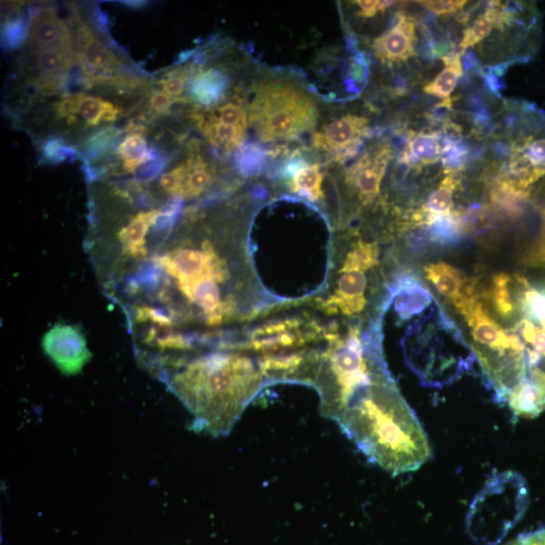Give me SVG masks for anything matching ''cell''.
Instances as JSON below:
<instances>
[{"label":"cell","instance_id":"39","mask_svg":"<svg viewBox=\"0 0 545 545\" xmlns=\"http://www.w3.org/2000/svg\"><path fill=\"white\" fill-rule=\"evenodd\" d=\"M506 545H545V528L520 534Z\"/></svg>","mask_w":545,"mask_h":545},{"label":"cell","instance_id":"23","mask_svg":"<svg viewBox=\"0 0 545 545\" xmlns=\"http://www.w3.org/2000/svg\"><path fill=\"white\" fill-rule=\"evenodd\" d=\"M185 164L186 175L181 198L198 197L212 184V171L200 156H192Z\"/></svg>","mask_w":545,"mask_h":545},{"label":"cell","instance_id":"24","mask_svg":"<svg viewBox=\"0 0 545 545\" xmlns=\"http://www.w3.org/2000/svg\"><path fill=\"white\" fill-rule=\"evenodd\" d=\"M488 296L495 312L503 320H510L515 311L513 278L505 273L495 274Z\"/></svg>","mask_w":545,"mask_h":545},{"label":"cell","instance_id":"22","mask_svg":"<svg viewBox=\"0 0 545 545\" xmlns=\"http://www.w3.org/2000/svg\"><path fill=\"white\" fill-rule=\"evenodd\" d=\"M443 60L445 69L424 87V92L448 100L463 75V66L460 53L448 55Z\"/></svg>","mask_w":545,"mask_h":545},{"label":"cell","instance_id":"9","mask_svg":"<svg viewBox=\"0 0 545 545\" xmlns=\"http://www.w3.org/2000/svg\"><path fill=\"white\" fill-rule=\"evenodd\" d=\"M391 150L380 147L367 153L346 174V182L363 204H369L380 193Z\"/></svg>","mask_w":545,"mask_h":545},{"label":"cell","instance_id":"16","mask_svg":"<svg viewBox=\"0 0 545 545\" xmlns=\"http://www.w3.org/2000/svg\"><path fill=\"white\" fill-rule=\"evenodd\" d=\"M290 190L310 201H320L324 194L321 189L323 175L320 166L309 165L302 160H294L283 169Z\"/></svg>","mask_w":545,"mask_h":545},{"label":"cell","instance_id":"8","mask_svg":"<svg viewBox=\"0 0 545 545\" xmlns=\"http://www.w3.org/2000/svg\"><path fill=\"white\" fill-rule=\"evenodd\" d=\"M369 131V120L348 115L325 125L313 138V146L319 150L339 153L340 159L354 155Z\"/></svg>","mask_w":545,"mask_h":545},{"label":"cell","instance_id":"13","mask_svg":"<svg viewBox=\"0 0 545 545\" xmlns=\"http://www.w3.org/2000/svg\"><path fill=\"white\" fill-rule=\"evenodd\" d=\"M424 274L436 291L453 304L479 291L475 280H469L464 272L447 263L429 264L424 267Z\"/></svg>","mask_w":545,"mask_h":545},{"label":"cell","instance_id":"36","mask_svg":"<svg viewBox=\"0 0 545 545\" xmlns=\"http://www.w3.org/2000/svg\"><path fill=\"white\" fill-rule=\"evenodd\" d=\"M181 98H174L164 91H155L150 96V108L158 115H166L169 113L172 105Z\"/></svg>","mask_w":545,"mask_h":545},{"label":"cell","instance_id":"4","mask_svg":"<svg viewBox=\"0 0 545 545\" xmlns=\"http://www.w3.org/2000/svg\"><path fill=\"white\" fill-rule=\"evenodd\" d=\"M529 490L517 472L495 475L476 495L467 515V531L478 545H498L522 519Z\"/></svg>","mask_w":545,"mask_h":545},{"label":"cell","instance_id":"33","mask_svg":"<svg viewBox=\"0 0 545 545\" xmlns=\"http://www.w3.org/2000/svg\"><path fill=\"white\" fill-rule=\"evenodd\" d=\"M417 4L433 14L443 16L461 12L468 2L466 0H427Z\"/></svg>","mask_w":545,"mask_h":545},{"label":"cell","instance_id":"2","mask_svg":"<svg viewBox=\"0 0 545 545\" xmlns=\"http://www.w3.org/2000/svg\"><path fill=\"white\" fill-rule=\"evenodd\" d=\"M376 331L358 326L342 331L332 323L324 332L312 386L320 397V413L338 422L345 414L395 386Z\"/></svg>","mask_w":545,"mask_h":545},{"label":"cell","instance_id":"34","mask_svg":"<svg viewBox=\"0 0 545 545\" xmlns=\"http://www.w3.org/2000/svg\"><path fill=\"white\" fill-rule=\"evenodd\" d=\"M185 175L186 164H181L165 173L160 179V185L167 193L181 198Z\"/></svg>","mask_w":545,"mask_h":545},{"label":"cell","instance_id":"1","mask_svg":"<svg viewBox=\"0 0 545 545\" xmlns=\"http://www.w3.org/2000/svg\"><path fill=\"white\" fill-rule=\"evenodd\" d=\"M163 379L192 415L190 428L214 438L230 434L267 385L253 355L227 348L186 357Z\"/></svg>","mask_w":545,"mask_h":545},{"label":"cell","instance_id":"12","mask_svg":"<svg viewBox=\"0 0 545 545\" xmlns=\"http://www.w3.org/2000/svg\"><path fill=\"white\" fill-rule=\"evenodd\" d=\"M31 33L29 43L33 50L45 48L73 49V37L68 26L49 8L35 9L30 13Z\"/></svg>","mask_w":545,"mask_h":545},{"label":"cell","instance_id":"28","mask_svg":"<svg viewBox=\"0 0 545 545\" xmlns=\"http://www.w3.org/2000/svg\"><path fill=\"white\" fill-rule=\"evenodd\" d=\"M208 117L229 126L248 128V114L238 103L230 102L217 107Z\"/></svg>","mask_w":545,"mask_h":545},{"label":"cell","instance_id":"25","mask_svg":"<svg viewBox=\"0 0 545 545\" xmlns=\"http://www.w3.org/2000/svg\"><path fill=\"white\" fill-rule=\"evenodd\" d=\"M122 135L120 129L104 128L88 137L82 148L91 159L101 158L115 149Z\"/></svg>","mask_w":545,"mask_h":545},{"label":"cell","instance_id":"35","mask_svg":"<svg viewBox=\"0 0 545 545\" xmlns=\"http://www.w3.org/2000/svg\"><path fill=\"white\" fill-rule=\"evenodd\" d=\"M527 263L533 267L545 269V208L541 214V229L539 239L532 249V252L527 256Z\"/></svg>","mask_w":545,"mask_h":545},{"label":"cell","instance_id":"27","mask_svg":"<svg viewBox=\"0 0 545 545\" xmlns=\"http://www.w3.org/2000/svg\"><path fill=\"white\" fill-rule=\"evenodd\" d=\"M31 20L25 17L9 19L3 24L2 44L8 51L18 50L30 39Z\"/></svg>","mask_w":545,"mask_h":545},{"label":"cell","instance_id":"32","mask_svg":"<svg viewBox=\"0 0 545 545\" xmlns=\"http://www.w3.org/2000/svg\"><path fill=\"white\" fill-rule=\"evenodd\" d=\"M188 79L189 70L181 69L168 73L159 83L164 92L174 98H178L184 92Z\"/></svg>","mask_w":545,"mask_h":545},{"label":"cell","instance_id":"14","mask_svg":"<svg viewBox=\"0 0 545 545\" xmlns=\"http://www.w3.org/2000/svg\"><path fill=\"white\" fill-rule=\"evenodd\" d=\"M36 66L40 73V82L62 87L68 71L76 65L77 54L74 50L63 48H45L34 50Z\"/></svg>","mask_w":545,"mask_h":545},{"label":"cell","instance_id":"40","mask_svg":"<svg viewBox=\"0 0 545 545\" xmlns=\"http://www.w3.org/2000/svg\"><path fill=\"white\" fill-rule=\"evenodd\" d=\"M121 4H124L126 7H130L133 9H141L144 6H146L147 3L145 2H123Z\"/></svg>","mask_w":545,"mask_h":545},{"label":"cell","instance_id":"11","mask_svg":"<svg viewBox=\"0 0 545 545\" xmlns=\"http://www.w3.org/2000/svg\"><path fill=\"white\" fill-rule=\"evenodd\" d=\"M416 43L415 21L405 15H399L396 25L377 38L372 48L382 63L393 66L414 57Z\"/></svg>","mask_w":545,"mask_h":545},{"label":"cell","instance_id":"31","mask_svg":"<svg viewBox=\"0 0 545 545\" xmlns=\"http://www.w3.org/2000/svg\"><path fill=\"white\" fill-rule=\"evenodd\" d=\"M468 159V150L454 141H447L443 151V163L448 172L454 174L461 170Z\"/></svg>","mask_w":545,"mask_h":545},{"label":"cell","instance_id":"18","mask_svg":"<svg viewBox=\"0 0 545 545\" xmlns=\"http://www.w3.org/2000/svg\"><path fill=\"white\" fill-rule=\"evenodd\" d=\"M458 188L455 174L447 176L438 189L429 196L426 204L414 214L415 221L427 226L452 213L454 193Z\"/></svg>","mask_w":545,"mask_h":545},{"label":"cell","instance_id":"15","mask_svg":"<svg viewBox=\"0 0 545 545\" xmlns=\"http://www.w3.org/2000/svg\"><path fill=\"white\" fill-rule=\"evenodd\" d=\"M229 85L230 77L224 70L210 68L192 78L188 91L193 101L211 107L225 98Z\"/></svg>","mask_w":545,"mask_h":545},{"label":"cell","instance_id":"5","mask_svg":"<svg viewBox=\"0 0 545 545\" xmlns=\"http://www.w3.org/2000/svg\"><path fill=\"white\" fill-rule=\"evenodd\" d=\"M343 256L331 254L332 268L326 286L314 298L313 305L325 314L359 317L369 304L368 274L379 266L380 249L377 243L360 240Z\"/></svg>","mask_w":545,"mask_h":545},{"label":"cell","instance_id":"10","mask_svg":"<svg viewBox=\"0 0 545 545\" xmlns=\"http://www.w3.org/2000/svg\"><path fill=\"white\" fill-rule=\"evenodd\" d=\"M55 107L60 119L74 124L80 117L90 127L113 123L122 114V108L114 103L82 92L65 97Z\"/></svg>","mask_w":545,"mask_h":545},{"label":"cell","instance_id":"6","mask_svg":"<svg viewBox=\"0 0 545 545\" xmlns=\"http://www.w3.org/2000/svg\"><path fill=\"white\" fill-rule=\"evenodd\" d=\"M42 348L59 372L67 377L79 375L92 359L85 335L73 324L52 326L42 339Z\"/></svg>","mask_w":545,"mask_h":545},{"label":"cell","instance_id":"30","mask_svg":"<svg viewBox=\"0 0 545 545\" xmlns=\"http://www.w3.org/2000/svg\"><path fill=\"white\" fill-rule=\"evenodd\" d=\"M265 163V153L257 145H249L237 154V165L243 175H254Z\"/></svg>","mask_w":545,"mask_h":545},{"label":"cell","instance_id":"38","mask_svg":"<svg viewBox=\"0 0 545 545\" xmlns=\"http://www.w3.org/2000/svg\"><path fill=\"white\" fill-rule=\"evenodd\" d=\"M167 165V158L159 154L148 164L142 166L139 170L141 180H151L155 178Z\"/></svg>","mask_w":545,"mask_h":545},{"label":"cell","instance_id":"20","mask_svg":"<svg viewBox=\"0 0 545 545\" xmlns=\"http://www.w3.org/2000/svg\"><path fill=\"white\" fill-rule=\"evenodd\" d=\"M198 126L214 147L227 152L239 148L247 132L246 129L223 124L208 116L206 119L200 118Z\"/></svg>","mask_w":545,"mask_h":545},{"label":"cell","instance_id":"21","mask_svg":"<svg viewBox=\"0 0 545 545\" xmlns=\"http://www.w3.org/2000/svg\"><path fill=\"white\" fill-rule=\"evenodd\" d=\"M117 154L124 161L125 170L133 173L155 159L160 152L155 148L149 149L141 134H131L120 144Z\"/></svg>","mask_w":545,"mask_h":545},{"label":"cell","instance_id":"3","mask_svg":"<svg viewBox=\"0 0 545 545\" xmlns=\"http://www.w3.org/2000/svg\"><path fill=\"white\" fill-rule=\"evenodd\" d=\"M249 122L264 142L294 140L312 131L318 111L300 88L281 80L264 81L256 89Z\"/></svg>","mask_w":545,"mask_h":545},{"label":"cell","instance_id":"7","mask_svg":"<svg viewBox=\"0 0 545 545\" xmlns=\"http://www.w3.org/2000/svg\"><path fill=\"white\" fill-rule=\"evenodd\" d=\"M77 29L76 54L85 83L118 86L121 77L126 74L121 60L95 37L86 24H80Z\"/></svg>","mask_w":545,"mask_h":545},{"label":"cell","instance_id":"17","mask_svg":"<svg viewBox=\"0 0 545 545\" xmlns=\"http://www.w3.org/2000/svg\"><path fill=\"white\" fill-rule=\"evenodd\" d=\"M443 138L438 133H410L401 156L406 166H427L438 163L443 157Z\"/></svg>","mask_w":545,"mask_h":545},{"label":"cell","instance_id":"37","mask_svg":"<svg viewBox=\"0 0 545 545\" xmlns=\"http://www.w3.org/2000/svg\"><path fill=\"white\" fill-rule=\"evenodd\" d=\"M359 8V16L362 18H373L379 13H385L387 9L394 5V2H379V0H360L355 2Z\"/></svg>","mask_w":545,"mask_h":545},{"label":"cell","instance_id":"19","mask_svg":"<svg viewBox=\"0 0 545 545\" xmlns=\"http://www.w3.org/2000/svg\"><path fill=\"white\" fill-rule=\"evenodd\" d=\"M160 210L141 212L121 231L119 239L127 256L137 258L147 255V235L156 225Z\"/></svg>","mask_w":545,"mask_h":545},{"label":"cell","instance_id":"26","mask_svg":"<svg viewBox=\"0 0 545 545\" xmlns=\"http://www.w3.org/2000/svg\"><path fill=\"white\" fill-rule=\"evenodd\" d=\"M494 26H496V11L492 3L486 12L477 18L473 26L465 31L460 43L461 53H465L466 50L486 39Z\"/></svg>","mask_w":545,"mask_h":545},{"label":"cell","instance_id":"29","mask_svg":"<svg viewBox=\"0 0 545 545\" xmlns=\"http://www.w3.org/2000/svg\"><path fill=\"white\" fill-rule=\"evenodd\" d=\"M43 158L54 164L65 162L70 159H77L79 153L69 146L66 141L59 137H52L45 141L42 146Z\"/></svg>","mask_w":545,"mask_h":545}]
</instances>
